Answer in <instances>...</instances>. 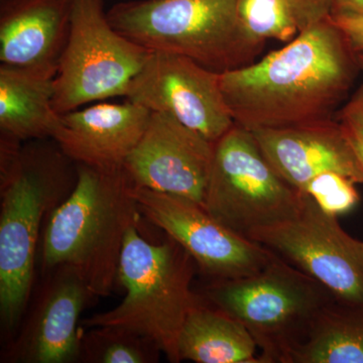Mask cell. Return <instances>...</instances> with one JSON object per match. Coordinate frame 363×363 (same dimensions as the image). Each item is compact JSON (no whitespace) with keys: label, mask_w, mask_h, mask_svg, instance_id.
I'll use <instances>...</instances> for the list:
<instances>
[{"label":"cell","mask_w":363,"mask_h":363,"mask_svg":"<svg viewBox=\"0 0 363 363\" xmlns=\"http://www.w3.org/2000/svg\"><path fill=\"white\" fill-rule=\"evenodd\" d=\"M252 240L319 281L340 302L363 303L362 240L346 233L338 217L303 193L300 211L290 220L260 230Z\"/></svg>","instance_id":"obj_9"},{"label":"cell","mask_w":363,"mask_h":363,"mask_svg":"<svg viewBox=\"0 0 363 363\" xmlns=\"http://www.w3.org/2000/svg\"><path fill=\"white\" fill-rule=\"evenodd\" d=\"M298 30H307L331 16L333 0H289Z\"/></svg>","instance_id":"obj_24"},{"label":"cell","mask_w":363,"mask_h":363,"mask_svg":"<svg viewBox=\"0 0 363 363\" xmlns=\"http://www.w3.org/2000/svg\"><path fill=\"white\" fill-rule=\"evenodd\" d=\"M330 18L344 33L353 52L363 55V18L339 16H330Z\"/></svg>","instance_id":"obj_25"},{"label":"cell","mask_w":363,"mask_h":363,"mask_svg":"<svg viewBox=\"0 0 363 363\" xmlns=\"http://www.w3.org/2000/svg\"><path fill=\"white\" fill-rule=\"evenodd\" d=\"M133 194L140 214L178 242L210 281L252 276L276 255L257 241L234 233L188 198L135 186Z\"/></svg>","instance_id":"obj_10"},{"label":"cell","mask_w":363,"mask_h":363,"mask_svg":"<svg viewBox=\"0 0 363 363\" xmlns=\"http://www.w3.org/2000/svg\"><path fill=\"white\" fill-rule=\"evenodd\" d=\"M238 18L245 35L262 47L269 40L286 44L300 33L289 0H238Z\"/></svg>","instance_id":"obj_21"},{"label":"cell","mask_w":363,"mask_h":363,"mask_svg":"<svg viewBox=\"0 0 363 363\" xmlns=\"http://www.w3.org/2000/svg\"><path fill=\"white\" fill-rule=\"evenodd\" d=\"M54 81L52 76L0 65V138L52 140L61 116L55 111Z\"/></svg>","instance_id":"obj_17"},{"label":"cell","mask_w":363,"mask_h":363,"mask_svg":"<svg viewBox=\"0 0 363 363\" xmlns=\"http://www.w3.org/2000/svg\"><path fill=\"white\" fill-rule=\"evenodd\" d=\"M358 74L357 55L330 16L259 61L220 74L234 121L248 130L335 118Z\"/></svg>","instance_id":"obj_1"},{"label":"cell","mask_w":363,"mask_h":363,"mask_svg":"<svg viewBox=\"0 0 363 363\" xmlns=\"http://www.w3.org/2000/svg\"><path fill=\"white\" fill-rule=\"evenodd\" d=\"M150 113L128 99L118 104L99 101L61 114L52 140L76 164L123 167L140 142Z\"/></svg>","instance_id":"obj_15"},{"label":"cell","mask_w":363,"mask_h":363,"mask_svg":"<svg viewBox=\"0 0 363 363\" xmlns=\"http://www.w3.org/2000/svg\"><path fill=\"white\" fill-rule=\"evenodd\" d=\"M178 350L181 362L262 363L259 347L247 329L201 297L184 323Z\"/></svg>","instance_id":"obj_18"},{"label":"cell","mask_w":363,"mask_h":363,"mask_svg":"<svg viewBox=\"0 0 363 363\" xmlns=\"http://www.w3.org/2000/svg\"><path fill=\"white\" fill-rule=\"evenodd\" d=\"M107 16L150 52L187 57L217 73L250 65L264 48L241 28L238 0H130L114 4Z\"/></svg>","instance_id":"obj_5"},{"label":"cell","mask_w":363,"mask_h":363,"mask_svg":"<svg viewBox=\"0 0 363 363\" xmlns=\"http://www.w3.org/2000/svg\"><path fill=\"white\" fill-rule=\"evenodd\" d=\"M77 164L52 138H0V318L6 334L28 309L45 218L77 183Z\"/></svg>","instance_id":"obj_2"},{"label":"cell","mask_w":363,"mask_h":363,"mask_svg":"<svg viewBox=\"0 0 363 363\" xmlns=\"http://www.w3.org/2000/svg\"><path fill=\"white\" fill-rule=\"evenodd\" d=\"M355 185L347 177L328 172L313 179L302 193L312 197L327 213L339 217L350 213L359 202Z\"/></svg>","instance_id":"obj_22"},{"label":"cell","mask_w":363,"mask_h":363,"mask_svg":"<svg viewBox=\"0 0 363 363\" xmlns=\"http://www.w3.org/2000/svg\"><path fill=\"white\" fill-rule=\"evenodd\" d=\"M290 363H363V303L325 306Z\"/></svg>","instance_id":"obj_19"},{"label":"cell","mask_w":363,"mask_h":363,"mask_svg":"<svg viewBox=\"0 0 363 363\" xmlns=\"http://www.w3.org/2000/svg\"><path fill=\"white\" fill-rule=\"evenodd\" d=\"M358 66H359L360 74L362 75V81L359 87L355 91L354 94L351 96L353 99L363 100V55H357Z\"/></svg>","instance_id":"obj_27"},{"label":"cell","mask_w":363,"mask_h":363,"mask_svg":"<svg viewBox=\"0 0 363 363\" xmlns=\"http://www.w3.org/2000/svg\"><path fill=\"white\" fill-rule=\"evenodd\" d=\"M194 259L173 238L159 245L131 226L124 240L117 279L126 295L116 308L93 315L89 328L116 326L150 339L169 362H181L179 337L189 313L199 302L192 291Z\"/></svg>","instance_id":"obj_4"},{"label":"cell","mask_w":363,"mask_h":363,"mask_svg":"<svg viewBox=\"0 0 363 363\" xmlns=\"http://www.w3.org/2000/svg\"><path fill=\"white\" fill-rule=\"evenodd\" d=\"M35 298L23 328L6 350L4 359L21 363L79 362L81 314L95 296L82 277L69 266L55 267Z\"/></svg>","instance_id":"obj_13"},{"label":"cell","mask_w":363,"mask_h":363,"mask_svg":"<svg viewBox=\"0 0 363 363\" xmlns=\"http://www.w3.org/2000/svg\"><path fill=\"white\" fill-rule=\"evenodd\" d=\"M252 133L272 168L298 192L328 172L363 185V169L336 117Z\"/></svg>","instance_id":"obj_14"},{"label":"cell","mask_w":363,"mask_h":363,"mask_svg":"<svg viewBox=\"0 0 363 363\" xmlns=\"http://www.w3.org/2000/svg\"><path fill=\"white\" fill-rule=\"evenodd\" d=\"M150 52L111 26L104 0H74L70 32L55 76V111L63 114L124 98Z\"/></svg>","instance_id":"obj_8"},{"label":"cell","mask_w":363,"mask_h":363,"mask_svg":"<svg viewBox=\"0 0 363 363\" xmlns=\"http://www.w3.org/2000/svg\"><path fill=\"white\" fill-rule=\"evenodd\" d=\"M220 74L187 57L152 52L124 98L150 112L168 114L215 143L235 125Z\"/></svg>","instance_id":"obj_11"},{"label":"cell","mask_w":363,"mask_h":363,"mask_svg":"<svg viewBox=\"0 0 363 363\" xmlns=\"http://www.w3.org/2000/svg\"><path fill=\"white\" fill-rule=\"evenodd\" d=\"M335 117L342 125L363 169V100L350 98Z\"/></svg>","instance_id":"obj_23"},{"label":"cell","mask_w":363,"mask_h":363,"mask_svg":"<svg viewBox=\"0 0 363 363\" xmlns=\"http://www.w3.org/2000/svg\"><path fill=\"white\" fill-rule=\"evenodd\" d=\"M362 245H363V240H362Z\"/></svg>","instance_id":"obj_28"},{"label":"cell","mask_w":363,"mask_h":363,"mask_svg":"<svg viewBox=\"0 0 363 363\" xmlns=\"http://www.w3.org/2000/svg\"><path fill=\"white\" fill-rule=\"evenodd\" d=\"M77 183L47 219L40 266L44 274L69 266L95 297L111 296L126 233L140 212L123 167L77 164Z\"/></svg>","instance_id":"obj_3"},{"label":"cell","mask_w":363,"mask_h":363,"mask_svg":"<svg viewBox=\"0 0 363 363\" xmlns=\"http://www.w3.org/2000/svg\"><path fill=\"white\" fill-rule=\"evenodd\" d=\"M298 192L272 168L252 131L235 125L214 143V157L203 206L234 233H255L294 218Z\"/></svg>","instance_id":"obj_7"},{"label":"cell","mask_w":363,"mask_h":363,"mask_svg":"<svg viewBox=\"0 0 363 363\" xmlns=\"http://www.w3.org/2000/svg\"><path fill=\"white\" fill-rule=\"evenodd\" d=\"M331 16L363 18V0H333Z\"/></svg>","instance_id":"obj_26"},{"label":"cell","mask_w":363,"mask_h":363,"mask_svg":"<svg viewBox=\"0 0 363 363\" xmlns=\"http://www.w3.org/2000/svg\"><path fill=\"white\" fill-rule=\"evenodd\" d=\"M82 336V362L91 363H154L162 352L150 339L128 329L101 326Z\"/></svg>","instance_id":"obj_20"},{"label":"cell","mask_w":363,"mask_h":363,"mask_svg":"<svg viewBox=\"0 0 363 363\" xmlns=\"http://www.w3.org/2000/svg\"><path fill=\"white\" fill-rule=\"evenodd\" d=\"M201 298L247 329L262 363H290L319 313L335 298L316 279L277 255L252 276L210 281Z\"/></svg>","instance_id":"obj_6"},{"label":"cell","mask_w":363,"mask_h":363,"mask_svg":"<svg viewBox=\"0 0 363 363\" xmlns=\"http://www.w3.org/2000/svg\"><path fill=\"white\" fill-rule=\"evenodd\" d=\"M74 0H0V62L55 77Z\"/></svg>","instance_id":"obj_16"},{"label":"cell","mask_w":363,"mask_h":363,"mask_svg":"<svg viewBox=\"0 0 363 363\" xmlns=\"http://www.w3.org/2000/svg\"><path fill=\"white\" fill-rule=\"evenodd\" d=\"M213 157V143L168 114L152 112L123 169L135 187L181 196L203 206Z\"/></svg>","instance_id":"obj_12"}]
</instances>
